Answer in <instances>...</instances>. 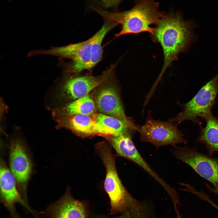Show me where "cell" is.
Listing matches in <instances>:
<instances>
[{"instance_id": "obj_15", "label": "cell", "mask_w": 218, "mask_h": 218, "mask_svg": "<svg viewBox=\"0 0 218 218\" xmlns=\"http://www.w3.org/2000/svg\"><path fill=\"white\" fill-rule=\"evenodd\" d=\"M97 111L93 97L89 95L67 102L52 111V117L78 114L92 115Z\"/></svg>"}, {"instance_id": "obj_21", "label": "cell", "mask_w": 218, "mask_h": 218, "mask_svg": "<svg viewBox=\"0 0 218 218\" xmlns=\"http://www.w3.org/2000/svg\"><path fill=\"white\" fill-rule=\"evenodd\" d=\"M116 218H128L127 217H126L122 216L120 217H118Z\"/></svg>"}, {"instance_id": "obj_6", "label": "cell", "mask_w": 218, "mask_h": 218, "mask_svg": "<svg viewBox=\"0 0 218 218\" xmlns=\"http://www.w3.org/2000/svg\"><path fill=\"white\" fill-rule=\"evenodd\" d=\"M218 94V73L204 84L189 102L183 105V111L169 121L180 124L186 120L199 121L198 117L204 119L211 112Z\"/></svg>"}, {"instance_id": "obj_2", "label": "cell", "mask_w": 218, "mask_h": 218, "mask_svg": "<svg viewBox=\"0 0 218 218\" xmlns=\"http://www.w3.org/2000/svg\"><path fill=\"white\" fill-rule=\"evenodd\" d=\"M96 148L106 168L104 186L110 199V213H120L128 218H148L149 211L146 204L134 198L123 185L111 148L104 142L98 144Z\"/></svg>"}, {"instance_id": "obj_8", "label": "cell", "mask_w": 218, "mask_h": 218, "mask_svg": "<svg viewBox=\"0 0 218 218\" xmlns=\"http://www.w3.org/2000/svg\"><path fill=\"white\" fill-rule=\"evenodd\" d=\"M26 146L21 138H12L9 144V165L18 190L28 202L27 187L32 172V164Z\"/></svg>"}, {"instance_id": "obj_14", "label": "cell", "mask_w": 218, "mask_h": 218, "mask_svg": "<svg viewBox=\"0 0 218 218\" xmlns=\"http://www.w3.org/2000/svg\"><path fill=\"white\" fill-rule=\"evenodd\" d=\"M88 210L87 202L74 198L68 189L60 199L39 214L45 218H88Z\"/></svg>"}, {"instance_id": "obj_12", "label": "cell", "mask_w": 218, "mask_h": 218, "mask_svg": "<svg viewBox=\"0 0 218 218\" xmlns=\"http://www.w3.org/2000/svg\"><path fill=\"white\" fill-rule=\"evenodd\" d=\"M90 40L51 48L39 54L57 56L70 59L65 73L78 74L85 70H90L91 63Z\"/></svg>"}, {"instance_id": "obj_19", "label": "cell", "mask_w": 218, "mask_h": 218, "mask_svg": "<svg viewBox=\"0 0 218 218\" xmlns=\"http://www.w3.org/2000/svg\"><path fill=\"white\" fill-rule=\"evenodd\" d=\"M121 0H101L103 6L107 8L116 6Z\"/></svg>"}, {"instance_id": "obj_20", "label": "cell", "mask_w": 218, "mask_h": 218, "mask_svg": "<svg viewBox=\"0 0 218 218\" xmlns=\"http://www.w3.org/2000/svg\"><path fill=\"white\" fill-rule=\"evenodd\" d=\"M205 185L210 192L214 193L218 195V187H212L207 183H205Z\"/></svg>"}, {"instance_id": "obj_5", "label": "cell", "mask_w": 218, "mask_h": 218, "mask_svg": "<svg viewBox=\"0 0 218 218\" xmlns=\"http://www.w3.org/2000/svg\"><path fill=\"white\" fill-rule=\"evenodd\" d=\"M177 125L169 121L155 120L149 111L145 123L138 126L137 131L140 134L141 141L150 143L157 148L168 145L174 146L180 144H186L187 140Z\"/></svg>"}, {"instance_id": "obj_11", "label": "cell", "mask_w": 218, "mask_h": 218, "mask_svg": "<svg viewBox=\"0 0 218 218\" xmlns=\"http://www.w3.org/2000/svg\"><path fill=\"white\" fill-rule=\"evenodd\" d=\"M114 75L99 86L93 97L97 110L99 113L135 126L136 125L125 115L119 91L112 82Z\"/></svg>"}, {"instance_id": "obj_4", "label": "cell", "mask_w": 218, "mask_h": 218, "mask_svg": "<svg viewBox=\"0 0 218 218\" xmlns=\"http://www.w3.org/2000/svg\"><path fill=\"white\" fill-rule=\"evenodd\" d=\"M115 65L112 64L102 74L78 76L65 73L64 77L49 90L45 98L47 108L52 110L60 106L63 101H73L88 95L114 74Z\"/></svg>"}, {"instance_id": "obj_17", "label": "cell", "mask_w": 218, "mask_h": 218, "mask_svg": "<svg viewBox=\"0 0 218 218\" xmlns=\"http://www.w3.org/2000/svg\"><path fill=\"white\" fill-rule=\"evenodd\" d=\"M91 116L97 123L110 132L111 136L130 134V131L137 130L138 126L129 125L115 117L99 113H96Z\"/></svg>"}, {"instance_id": "obj_10", "label": "cell", "mask_w": 218, "mask_h": 218, "mask_svg": "<svg viewBox=\"0 0 218 218\" xmlns=\"http://www.w3.org/2000/svg\"><path fill=\"white\" fill-rule=\"evenodd\" d=\"M108 137L118 155L132 161L143 169L164 188L173 201L178 199L175 189L154 171L140 154L132 140L130 134Z\"/></svg>"}, {"instance_id": "obj_7", "label": "cell", "mask_w": 218, "mask_h": 218, "mask_svg": "<svg viewBox=\"0 0 218 218\" xmlns=\"http://www.w3.org/2000/svg\"><path fill=\"white\" fill-rule=\"evenodd\" d=\"M171 151L176 158L189 165L213 187H218V158L187 146H175Z\"/></svg>"}, {"instance_id": "obj_3", "label": "cell", "mask_w": 218, "mask_h": 218, "mask_svg": "<svg viewBox=\"0 0 218 218\" xmlns=\"http://www.w3.org/2000/svg\"><path fill=\"white\" fill-rule=\"evenodd\" d=\"M133 7L128 11L111 13L98 8L92 9L100 15L104 20H109L121 25V30L115 34L116 38L128 34H138L144 32L152 34L154 28L166 14L158 9L159 3L154 0H132Z\"/></svg>"}, {"instance_id": "obj_13", "label": "cell", "mask_w": 218, "mask_h": 218, "mask_svg": "<svg viewBox=\"0 0 218 218\" xmlns=\"http://www.w3.org/2000/svg\"><path fill=\"white\" fill-rule=\"evenodd\" d=\"M56 128H66L78 135L83 136L93 135L109 137L110 132L97 123L91 115L78 114L58 115L52 117Z\"/></svg>"}, {"instance_id": "obj_1", "label": "cell", "mask_w": 218, "mask_h": 218, "mask_svg": "<svg viewBox=\"0 0 218 218\" xmlns=\"http://www.w3.org/2000/svg\"><path fill=\"white\" fill-rule=\"evenodd\" d=\"M194 24L184 19L179 13L165 15L154 28L150 37L160 44L163 50L164 62L161 71L153 86L156 88L167 69L177 59L178 54L186 51L194 41Z\"/></svg>"}, {"instance_id": "obj_9", "label": "cell", "mask_w": 218, "mask_h": 218, "mask_svg": "<svg viewBox=\"0 0 218 218\" xmlns=\"http://www.w3.org/2000/svg\"><path fill=\"white\" fill-rule=\"evenodd\" d=\"M0 201L8 211L9 218H20L15 205H21L29 213L38 218L39 213L34 210L22 197L18 188L15 179L2 159L0 161Z\"/></svg>"}, {"instance_id": "obj_18", "label": "cell", "mask_w": 218, "mask_h": 218, "mask_svg": "<svg viewBox=\"0 0 218 218\" xmlns=\"http://www.w3.org/2000/svg\"><path fill=\"white\" fill-rule=\"evenodd\" d=\"M104 21V23L101 28L90 38L91 56L90 70L101 59L103 52L102 43L104 37L111 30L118 25L113 21Z\"/></svg>"}, {"instance_id": "obj_16", "label": "cell", "mask_w": 218, "mask_h": 218, "mask_svg": "<svg viewBox=\"0 0 218 218\" xmlns=\"http://www.w3.org/2000/svg\"><path fill=\"white\" fill-rule=\"evenodd\" d=\"M204 119L206 125L201 128L197 142L204 145L208 154L213 155L218 152V118L210 112Z\"/></svg>"}]
</instances>
